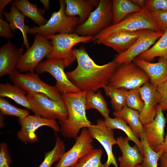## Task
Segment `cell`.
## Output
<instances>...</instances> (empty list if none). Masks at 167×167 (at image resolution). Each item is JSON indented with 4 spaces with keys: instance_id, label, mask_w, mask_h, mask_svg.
<instances>
[{
    "instance_id": "40",
    "label": "cell",
    "mask_w": 167,
    "mask_h": 167,
    "mask_svg": "<svg viewBox=\"0 0 167 167\" xmlns=\"http://www.w3.org/2000/svg\"><path fill=\"white\" fill-rule=\"evenodd\" d=\"M0 148V167H11L10 165L11 163V160L7 144L1 143Z\"/></svg>"
},
{
    "instance_id": "19",
    "label": "cell",
    "mask_w": 167,
    "mask_h": 167,
    "mask_svg": "<svg viewBox=\"0 0 167 167\" xmlns=\"http://www.w3.org/2000/svg\"><path fill=\"white\" fill-rule=\"evenodd\" d=\"M144 30L116 32L101 40L98 44H102L109 47L119 54L130 49Z\"/></svg>"
},
{
    "instance_id": "4",
    "label": "cell",
    "mask_w": 167,
    "mask_h": 167,
    "mask_svg": "<svg viewBox=\"0 0 167 167\" xmlns=\"http://www.w3.org/2000/svg\"><path fill=\"white\" fill-rule=\"evenodd\" d=\"M60 8L57 11L53 13L47 23L40 26L29 28L28 33L39 34L45 37L61 33H74L79 24L77 16L69 17L65 14V0H59Z\"/></svg>"
},
{
    "instance_id": "18",
    "label": "cell",
    "mask_w": 167,
    "mask_h": 167,
    "mask_svg": "<svg viewBox=\"0 0 167 167\" xmlns=\"http://www.w3.org/2000/svg\"><path fill=\"white\" fill-rule=\"evenodd\" d=\"M162 107L158 105L156 116L153 120L143 125L147 141L153 150L161 145L164 140V131L166 122Z\"/></svg>"
},
{
    "instance_id": "15",
    "label": "cell",
    "mask_w": 167,
    "mask_h": 167,
    "mask_svg": "<svg viewBox=\"0 0 167 167\" xmlns=\"http://www.w3.org/2000/svg\"><path fill=\"white\" fill-rule=\"evenodd\" d=\"M87 128L93 139L97 140L105 151L107 159L105 163L109 166L113 165L119 167L113 152V146L117 144L113 130L109 128L101 119L97 120L96 124H92Z\"/></svg>"
},
{
    "instance_id": "21",
    "label": "cell",
    "mask_w": 167,
    "mask_h": 167,
    "mask_svg": "<svg viewBox=\"0 0 167 167\" xmlns=\"http://www.w3.org/2000/svg\"><path fill=\"white\" fill-rule=\"evenodd\" d=\"M118 145L122 153L118 160L119 167H135L142 162L143 156L136 145L131 146L126 137L120 136L116 139Z\"/></svg>"
},
{
    "instance_id": "30",
    "label": "cell",
    "mask_w": 167,
    "mask_h": 167,
    "mask_svg": "<svg viewBox=\"0 0 167 167\" xmlns=\"http://www.w3.org/2000/svg\"><path fill=\"white\" fill-rule=\"evenodd\" d=\"M104 121L106 126L109 128L113 130L119 129L123 131L130 140L133 142L137 146L143 156V148L141 140L125 122L120 118L117 117L114 118L109 117L105 118Z\"/></svg>"
},
{
    "instance_id": "3",
    "label": "cell",
    "mask_w": 167,
    "mask_h": 167,
    "mask_svg": "<svg viewBox=\"0 0 167 167\" xmlns=\"http://www.w3.org/2000/svg\"><path fill=\"white\" fill-rule=\"evenodd\" d=\"M145 30L161 32L150 12L144 8L140 11L132 14L118 23L112 24L102 31L93 36L92 41L94 44H98L101 40L116 32Z\"/></svg>"
},
{
    "instance_id": "10",
    "label": "cell",
    "mask_w": 167,
    "mask_h": 167,
    "mask_svg": "<svg viewBox=\"0 0 167 167\" xmlns=\"http://www.w3.org/2000/svg\"><path fill=\"white\" fill-rule=\"evenodd\" d=\"M50 41L46 37L36 35L32 46L21 57L17 67L19 72H34L41 61L47 57L52 49Z\"/></svg>"
},
{
    "instance_id": "41",
    "label": "cell",
    "mask_w": 167,
    "mask_h": 167,
    "mask_svg": "<svg viewBox=\"0 0 167 167\" xmlns=\"http://www.w3.org/2000/svg\"><path fill=\"white\" fill-rule=\"evenodd\" d=\"M2 16L0 15V36L9 39L13 36L12 30L9 24L3 19Z\"/></svg>"
},
{
    "instance_id": "27",
    "label": "cell",
    "mask_w": 167,
    "mask_h": 167,
    "mask_svg": "<svg viewBox=\"0 0 167 167\" xmlns=\"http://www.w3.org/2000/svg\"><path fill=\"white\" fill-rule=\"evenodd\" d=\"M113 115L118 117L128 124L136 135L140 138L144 132L143 126L139 118V112L128 107L126 105L120 111L114 112Z\"/></svg>"
},
{
    "instance_id": "38",
    "label": "cell",
    "mask_w": 167,
    "mask_h": 167,
    "mask_svg": "<svg viewBox=\"0 0 167 167\" xmlns=\"http://www.w3.org/2000/svg\"><path fill=\"white\" fill-rule=\"evenodd\" d=\"M144 8L149 11H167V0H145Z\"/></svg>"
},
{
    "instance_id": "43",
    "label": "cell",
    "mask_w": 167,
    "mask_h": 167,
    "mask_svg": "<svg viewBox=\"0 0 167 167\" xmlns=\"http://www.w3.org/2000/svg\"><path fill=\"white\" fill-rule=\"evenodd\" d=\"M159 167H167V152H164L159 158Z\"/></svg>"
},
{
    "instance_id": "9",
    "label": "cell",
    "mask_w": 167,
    "mask_h": 167,
    "mask_svg": "<svg viewBox=\"0 0 167 167\" xmlns=\"http://www.w3.org/2000/svg\"><path fill=\"white\" fill-rule=\"evenodd\" d=\"M10 77L13 84L21 88L27 94H43L55 101L63 99L62 94L55 86L45 83L41 79L37 74L34 72L23 74L17 70Z\"/></svg>"
},
{
    "instance_id": "31",
    "label": "cell",
    "mask_w": 167,
    "mask_h": 167,
    "mask_svg": "<svg viewBox=\"0 0 167 167\" xmlns=\"http://www.w3.org/2000/svg\"><path fill=\"white\" fill-rule=\"evenodd\" d=\"M103 88L105 94L111 99L112 107L114 112L120 111L126 105V89L116 88L108 85Z\"/></svg>"
},
{
    "instance_id": "46",
    "label": "cell",
    "mask_w": 167,
    "mask_h": 167,
    "mask_svg": "<svg viewBox=\"0 0 167 167\" xmlns=\"http://www.w3.org/2000/svg\"><path fill=\"white\" fill-rule=\"evenodd\" d=\"M40 1L44 5L45 9L48 10L49 7V1L48 0H40Z\"/></svg>"
},
{
    "instance_id": "44",
    "label": "cell",
    "mask_w": 167,
    "mask_h": 167,
    "mask_svg": "<svg viewBox=\"0 0 167 167\" xmlns=\"http://www.w3.org/2000/svg\"><path fill=\"white\" fill-rule=\"evenodd\" d=\"M13 1L12 0H0V15H3L4 10L5 7L10 2Z\"/></svg>"
},
{
    "instance_id": "36",
    "label": "cell",
    "mask_w": 167,
    "mask_h": 167,
    "mask_svg": "<svg viewBox=\"0 0 167 167\" xmlns=\"http://www.w3.org/2000/svg\"><path fill=\"white\" fill-rule=\"evenodd\" d=\"M140 88L127 91L126 97V105L139 113L144 106L143 102L139 92Z\"/></svg>"
},
{
    "instance_id": "17",
    "label": "cell",
    "mask_w": 167,
    "mask_h": 167,
    "mask_svg": "<svg viewBox=\"0 0 167 167\" xmlns=\"http://www.w3.org/2000/svg\"><path fill=\"white\" fill-rule=\"evenodd\" d=\"M24 45L16 48L10 41L0 48V76L11 75L17 71L19 61L24 54Z\"/></svg>"
},
{
    "instance_id": "37",
    "label": "cell",
    "mask_w": 167,
    "mask_h": 167,
    "mask_svg": "<svg viewBox=\"0 0 167 167\" xmlns=\"http://www.w3.org/2000/svg\"><path fill=\"white\" fill-rule=\"evenodd\" d=\"M149 12L160 30L163 32L167 28V11H158Z\"/></svg>"
},
{
    "instance_id": "11",
    "label": "cell",
    "mask_w": 167,
    "mask_h": 167,
    "mask_svg": "<svg viewBox=\"0 0 167 167\" xmlns=\"http://www.w3.org/2000/svg\"><path fill=\"white\" fill-rule=\"evenodd\" d=\"M93 138L87 128L82 129L72 147L65 152L55 167H72L94 148Z\"/></svg>"
},
{
    "instance_id": "39",
    "label": "cell",
    "mask_w": 167,
    "mask_h": 167,
    "mask_svg": "<svg viewBox=\"0 0 167 167\" xmlns=\"http://www.w3.org/2000/svg\"><path fill=\"white\" fill-rule=\"evenodd\" d=\"M160 96L159 103L163 111L167 110V81L156 85Z\"/></svg>"
},
{
    "instance_id": "29",
    "label": "cell",
    "mask_w": 167,
    "mask_h": 167,
    "mask_svg": "<svg viewBox=\"0 0 167 167\" xmlns=\"http://www.w3.org/2000/svg\"><path fill=\"white\" fill-rule=\"evenodd\" d=\"M88 91L85 97L86 110L93 109L98 111L105 119L109 117L110 111L106 102L100 91Z\"/></svg>"
},
{
    "instance_id": "7",
    "label": "cell",
    "mask_w": 167,
    "mask_h": 167,
    "mask_svg": "<svg viewBox=\"0 0 167 167\" xmlns=\"http://www.w3.org/2000/svg\"><path fill=\"white\" fill-rule=\"evenodd\" d=\"M27 96L35 115L42 118L58 120L66 119L68 112L63 99L55 101L41 93H29Z\"/></svg>"
},
{
    "instance_id": "16",
    "label": "cell",
    "mask_w": 167,
    "mask_h": 167,
    "mask_svg": "<svg viewBox=\"0 0 167 167\" xmlns=\"http://www.w3.org/2000/svg\"><path fill=\"white\" fill-rule=\"evenodd\" d=\"M139 92L144 103L143 107L139 113V118L143 125L151 122L155 118L160 96L156 86L150 81L140 88Z\"/></svg>"
},
{
    "instance_id": "34",
    "label": "cell",
    "mask_w": 167,
    "mask_h": 167,
    "mask_svg": "<svg viewBox=\"0 0 167 167\" xmlns=\"http://www.w3.org/2000/svg\"><path fill=\"white\" fill-rule=\"evenodd\" d=\"M103 152L101 148H93L72 167H110L101 162Z\"/></svg>"
},
{
    "instance_id": "1",
    "label": "cell",
    "mask_w": 167,
    "mask_h": 167,
    "mask_svg": "<svg viewBox=\"0 0 167 167\" xmlns=\"http://www.w3.org/2000/svg\"><path fill=\"white\" fill-rule=\"evenodd\" d=\"M73 53L77 66L73 71L66 73L69 80L80 91L96 92L108 85L118 67L114 61L98 65L83 46L74 49Z\"/></svg>"
},
{
    "instance_id": "6",
    "label": "cell",
    "mask_w": 167,
    "mask_h": 167,
    "mask_svg": "<svg viewBox=\"0 0 167 167\" xmlns=\"http://www.w3.org/2000/svg\"><path fill=\"white\" fill-rule=\"evenodd\" d=\"M112 1L100 0L98 6L84 23L77 26L74 33L80 36L93 37L112 25Z\"/></svg>"
},
{
    "instance_id": "33",
    "label": "cell",
    "mask_w": 167,
    "mask_h": 167,
    "mask_svg": "<svg viewBox=\"0 0 167 167\" xmlns=\"http://www.w3.org/2000/svg\"><path fill=\"white\" fill-rule=\"evenodd\" d=\"M55 145L51 151L46 152L44 159L38 167H51L55 162L59 161L65 152V145L63 141L55 134Z\"/></svg>"
},
{
    "instance_id": "25",
    "label": "cell",
    "mask_w": 167,
    "mask_h": 167,
    "mask_svg": "<svg viewBox=\"0 0 167 167\" xmlns=\"http://www.w3.org/2000/svg\"><path fill=\"white\" fill-rule=\"evenodd\" d=\"M142 9L131 0H112L113 24L118 23L129 15L138 12Z\"/></svg>"
},
{
    "instance_id": "8",
    "label": "cell",
    "mask_w": 167,
    "mask_h": 167,
    "mask_svg": "<svg viewBox=\"0 0 167 167\" xmlns=\"http://www.w3.org/2000/svg\"><path fill=\"white\" fill-rule=\"evenodd\" d=\"M149 81L146 73L132 62L118 67L108 85L129 90L140 88Z\"/></svg>"
},
{
    "instance_id": "2",
    "label": "cell",
    "mask_w": 167,
    "mask_h": 167,
    "mask_svg": "<svg viewBox=\"0 0 167 167\" xmlns=\"http://www.w3.org/2000/svg\"><path fill=\"white\" fill-rule=\"evenodd\" d=\"M87 91L62 94L66 105L68 118L58 120L62 134L65 137L76 139L81 130L92 124L86 114L85 97Z\"/></svg>"
},
{
    "instance_id": "24",
    "label": "cell",
    "mask_w": 167,
    "mask_h": 167,
    "mask_svg": "<svg viewBox=\"0 0 167 167\" xmlns=\"http://www.w3.org/2000/svg\"><path fill=\"white\" fill-rule=\"evenodd\" d=\"M12 4L25 16L32 19L38 26L43 25L47 23V21L43 16L45 10L39 8L36 5L28 0H15Z\"/></svg>"
},
{
    "instance_id": "13",
    "label": "cell",
    "mask_w": 167,
    "mask_h": 167,
    "mask_svg": "<svg viewBox=\"0 0 167 167\" xmlns=\"http://www.w3.org/2000/svg\"><path fill=\"white\" fill-rule=\"evenodd\" d=\"M163 32L144 30L130 49L117 55L113 61L117 67L133 62L138 56L150 48L162 36Z\"/></svg>"
},
{
    "instance_id": "23",
    "label": "cell",
    "mask_w": 167,
    "mask_h": 167,
    "mask_svg": "<svg viewBox=\"0 0 167 167\" xmlns=\"http://www.w3.org/2000/svg\"><path fill=\"white\" fill-rule=\"evenodd\" d=\"M3 16L6 20L9 22L11 30L13 32L16 29H19L23 35V45H25L26 49L30 47L27 37L29 27L25 25L24 22L25 16L20 12L12 4L9 12L4 11Z\"/></svg>"
},
{
    "instance_id": "42",
    "label": "cell",
    "mask_w": 167,
    "mask_h": 167,
    "mask_svg": "<svg viewBox=\"0 0 167 167\" xmlns=\"http://www.w3.org/2000/svg\"><path fill=\"white\" fill-rule=\"evenodd\" d=\"M166 119L167 123V114L166 117ZM154 151L156 152H167V133L162 144L157 148Z\"/></svg>"
},
{
    "instance_id": "47",
    "label": "cell",
    "mask_w": 167,
    "mask_h": 167,
    "mask_svg": "<svg viewBox=\"0 0 167 167\" xmlns=\"http://www.w3.org/2000/svg\"><path fill=\"white\" fill-rule=\"evenodd\" d=\"M135 167H141L140 164L137 165Z\"/></svg>"
},
{
    "instance_id": "14",
    "label": "cell",
    "mask_w": 167,
    "mask_h": 167,
    "mask_svg": "<svg viewBox=\"0 0 167 167\" xmlns=\"http://www.w3.org/2000/svg\"><path fill=\"white\" fill-rule=\"evenodd\" d=\"M21 126L17 135L18 138L24 143H33L38 141L36 131L43 126H47L55 132L60 131V128L55 120L48 119L36 115H28L23 119H19Z\"/></svg>"
},
{
    "instance_id": "32",
    "label": "cell",
    "mask_w": 167,
    "mask_h": 167,
    "mask_svg": "<svg viewBox=\"0 0 167 167\" xmlns=\"http://www.w3.org/2000/svg\"><path fill=\"white\" fill-rule=\"evenodd\" d=\"M140 140L143 148V159L141 167H158V162L163 152H156L148 145L144 131L140 135Z\"/></svg>"
},
{
    "instance_id": "20",
    "label": "cell",
    "mask_w": 167,
    "mask_h": 167,
    "mask_svg": "<svg viewBox=\"0 0 167 167\" xmlns=\"http://www.w3.org/2000/svg\"><path fill=\"white\" fill-rule=\"evenodd\" d=\"M133 62L144 71L155 85L167 81V59L160 58L157 62L151 63L136 58Z\"/></svg>"
},
{
    "instance_id": "5",
    "label": "cell",
    "mask_w": 167,
    "mask_h": 167,
    "mask_svg": "<svg viewBox=\"0 0 167 167\" xmlns=\"http://www.w3.org/2000/svg\"><path fill=\"white\" fill-rule=\"evenodd\" d=\"M93 36H80L75 33H61L48 36L53 48L47 57V59L62 60L66 67L76 59L73 53V47L80 43H87L92 41Z\"/></svg>"
},
{
    "instance_id": "45",
    "label": "cell",
    "mask_w": 167,
    "mask_h": 167,
    "mask_svg": "<svg viewBox=\"0 0 167 167\" xmlns=\"http://www.w3.org/2000/svg\"><path fill=\"white\" fill-rule=\"evenodd\" d=\"M135 4L140 6L142 9L144 7L145 0H131Z\"/></svg>"
},
{
    "instance_id": "35",
    "label": "cell",
    "mask_w": 167,
    "mask_h": 167,
    "mask_svg": "<svg viewBox=\"0 0 167 167\" xmlns=\"http://www.w3.org/2000/svg\"><path fill=\"white\" fill-rule=\"evenodd\" d=\"M0 110L3 115H10L23 119L29 115V111L27 109L17 108L11 104L7 100L2 97L0 98Z\"/></svg>"
},
{
    "instance_id": "28",
    "label": "cell",
    "mask_w": 167,
    "mask_h": 167,
    "mask_svg": "<svg viewBox=\"0 0 167 167\" xmlns=\"http://www.w3.org/2000/svg\"><path fill=\"white\" fill-rule=\"evenodd\" d=\"M159 57L167 59V28L155 43L148 50L137 58L149 62Z\"/></svg>"
},
{
    "instance_id": "22",
    "label": "cell",
    "mask_w": 167,
    "mask_h": 167,
    "mask_svg": "<svg viewBox=\"0 0 167 167\" xmlns=\"http://www.w3.org/2000/svg\"><path fill=\"white\" fill-rule=\"evenodd\" d=\"M65 14L69 17H79V24L84 23L98 5L99 0H65Z\"/></svg>"
},
{
    "instance_id": "26",
    "label": "cell",
    "mask_w": 167,
    "mask_h": 167,
    "mask_svg": "<svg viewBox=\"0 0 167 167\" xmlns=\"http://www.w3.org/2000/svg\"><path fill=\"white\" fill-rule=\"evenodd\" d=\"M26 93L19 87L9 83L0 84V96L8 97L19 105L31 110Z\"/></svg>"
},
{
    "instance_id": "12",
    "label": "cell",
    "mask_w": 167,
    "mask_h": 167,
    "mask_svg": "<svg viewBox=\"0 0 167 167\" xmlns=\"http://www.w3.org/2000/svg\"><path fill=\"white\" fill-rule=\"evenodd\" d=\"M66 67L62 60L47 59L41 62L36 68L37 74L48 72L56 80L55 86L62 94L80 92L69 80L64 72Z\"/></svg>"
}]
</instances>
